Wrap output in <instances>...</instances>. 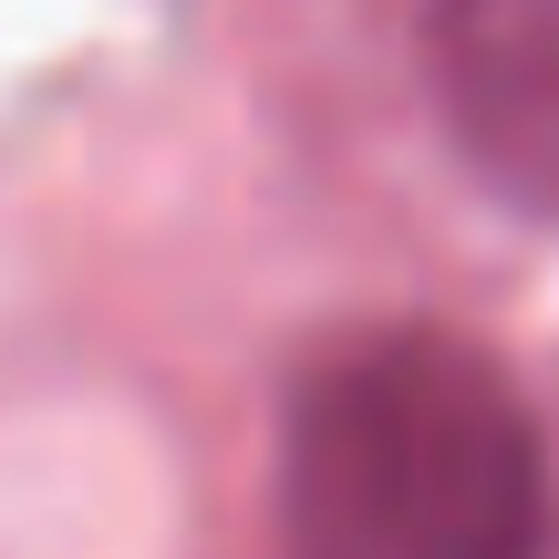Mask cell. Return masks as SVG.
I'll return each instance as SVG.
<instances>
[{"label": "cell", "mask_w": 559, "mask_h": 559, "mask_svg": "<svg viewBox=\"0 0 559 559\" xmlns=\"http://www.w3.org/2000/svg\"><path fill=\"white\" fill-rule=\"evenodd\" d=\"M559 498L528 394L456 332H362L290 383V559H549Z\"/></svg>", "instance_id": "6da1fadb"}, {"label": "cell", "mask_w": 559, "mask_h": 559, "mask_svg": "<svg viewBox=\"0 0 559 559\" xmlns=\"http://www.w3.org/2000/svg\"><path fill=\"white\" fill-rule=\"evenodd\" d=\"M425 52L466 166L559 218V0H436Z\"/></svg>", "instance_id": "7a4b0ae2"}]
</instances>
